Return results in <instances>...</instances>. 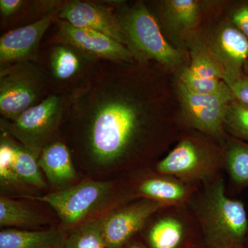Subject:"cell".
<instances>
[{"mask_svg":"<svg viewBox=\"0 0 248 248\" xmlns=\"http://www.w3.org/2000/svg\"><path fill=\"white\" fill-rule=\"evenodd\" d=\"M122 62L100 60L69 94L60 140L88 177L99 180L148 168L146 104L124 84Z\"/></svg>","mask_w":248,"mask_h":248,"instance_id":"obj_1","label":"cell"},{"mask_svg":"<svg viewBox=\"0 0 248 248\" xmlns=\"http://www.w3.org/2000/svg\"><path fill=\"white\" fill-rule=\"evenodd\" d=\"M22 198L48 205L60 218V226L67 232L137 200L124 178L99 180L89 177L63 190Z\"/></svg>","mask_w":248,"mask_h":248,"instance_id":"obj_2","label":"cell"},{"mask_svg":"<svg viewBox=\"0 0 248 248\" xmlns=\"http://www.w3.org/2000/svg\"><path fill=\"white\" fill-rule=\"evenodd\" d=\"M187 206L200 228L204 248L247 243V210L243 202L227 195L221 174L202 184Z\"/></svg>","mask_w":248,"mask_h":248,"instance_id":"obj_3","label":"cell"},{"mask_svg":"<svg viewBox=\"0 0 248 248\" xmlns=\"http://www.w3.org/2000/svg\"><path fill=\"white\" fill-rule=\"evenodd\" d=\"M69 94L51 93L14 121L1 119V129L40 157L42 151L60 140Z\"/></svg>","mask_w":248,"mask_h":248,"instance_id":"obj_4","label":"cell"},{"mask_svg":"<svg viewBox=\"0 0 248 248\" xmlns=\"http://www.w3.org/2000/svg\"><path fill=\"white\" fill-rule=\"evenodd\" d=\"M128 48L140 63L153 60L169 67L182 62L180 52L165 38L158 22L146 5L140 2L116 13Z\"/></svg>","mask_w":248,"mask_h":248,"instance_id":"obj_5","label":"cell"},{"mask_svg":"<svg viewBox=\"0 0 248 248\" xmlns=\"http://www.w3.org/2000/svg\"><path fill=\"white\" fill-rule=\"evenodd\" d=\"M154 169L183 182L202 185L221 175L225 169L224 151L200 138L187 137L157 161Z\"/></svg>","mask_w":248,"mask_h":248,"instance_id":"obj_6","label":"cell"},{"mask_svg":"<svg viewBox=\"0 0 248 248\" xmlns=\"http://www.w3.org/2000/svg\"><path fill=\"white\" fill-rule=\"evenodd\" d=\"M48 77L38 62L24 61L0 67V113L14 121L50 94Z\"/></svg>","mask_w":248,"mask_h":248,"instance_id":"obj_7","label":"cell"},{"mask_svg":"<svg viewBox=\"0 0 248 248\" xmlns=\"http://www.w3.org/2000/svg\"><path fill=\"white\" fill-rule=\"evenodd\" d=\"M140 236L148 248H203L200 228L187 205L161 209Z\"/></svg>","mask_w":248,"mask_h":248,"instance_id":"obj_8","label":"cell"},{"mask_svg":"<svg viewBox=\"0 0 248 248\" xmlns=\"http://www.w3.org/2000/svg\"><path fill=\"white\" fill-rule=\"evenodd\" d=\"M178 88L187 125L223 141L227 110L230 104L236 100L229 86L224 83L216 92L208 94L192 92L180 82Z\"/></svg>","mask_w":248,"mask_h":248,"instance_id":"obj_9","label":"cell"},{"mask_svg":"<svg viewBox=\"0 0 248 248\" xmlns=\"http://www.w3.org/2000/svg\"><path fill=\"white\" fill-rule=\"evenodd\" d=\"M98 61L73 46L61 42L54 44L49 48L47 69L44 68L49 90L51 93L71 94L84 82Z\"/></svg>","mask_w":248,"mask_h":248,"instance_id":"obj_10","label":"cell"},{"mask_svg":"<svg viewBox=\"0 0 248 248\" xmlns=\"http://www.w3.org/2000/svg\"><path fill=\"white\" fill-rule=\"evenodd\" d=\"M172 205L137 199L114 209L103 218L102 230L108 248H122L144 229L161 209Z\"/></svg>","mask_w":248,"mask_h":248,"instance_id":"obj_11","label":"cell"},{"mask_svg":"<svg viewBox=\"0 0 248 248\" xmlns=\"http://www.w3.org/2000/svg\"><path fill=\"white\" fill-rule=\"evenodd\" d=\"M125 179L135 199H147L169 205H186L201 185L183 182L149 167L127 174Z\"/></svg>","mask_w":248,"mask_h":248,"instance_id":"obj_12","label":"cell"},{"mask_svg":"<svg viewBox=\"0 0 248 248\" xmlns=\"http://www.w3.org/2000/svg\"><path fill=\"white\" fill-rule=\"evenodd\" d=\"M56 25L58 42L73 46L96 60L122 63L136 61L128 47L108 36L90 29L73 27L58 19Z\"/></svg>","mask_w":248,"mask_h":248,"instance_id":"obj_13","label":"cell"},{"mask_svg":"<svg viewBox=\"0 0 248 248\" xmlns=\"http://www.w3.org/2000/svg\"><path fill=\"white\" fill-rule=\"evenodd\" d=\"M60 7L29 25L10 31L1 36L0 67L19 62H37L41 40L50 25L58 19Z\"/></svg>","mask_w":248,"mask_h":248,"instance_id":"obj_14","label":"cell"},{"mask_svg":"<svg viewBox=\"0 0 248 248\" xmlns=\"http://www.w3.org/2000/svg\"><path fill=\"white\" fill-rule=\"evenodd\" d=\"M58 18L73 27L101 32L128 47L117 14L107 6L93 1L72 0L62 4Z\"/></svg>","mask_w":248,"mask_h":248,"instance_id":"obj_15","label":"cell"},{"mask_svg":"<svg viewBox=\"0 0 248 248\" xmlns=\"http://www.w3.org/2000/svg\"><path fill=\"white\" fill-rule=\"evenodd\" d=\"M208 50L223 70L226 84L244 76L248 39L232 24L219 31Z\"/></svg>","mask_w":248,"mask_h":248,"instance_id":"obj_16","label":"cell"},{"mask_svg":"<svg viewBox=\"0 0 248 248\" xmlns=\"http://www.w3.org/2000/svg\"><path fill=\"white\" fill-rule=\"evenodd\" d=\"M38 163L53 191L63 190L79 182L71 151L60 139L46 147Z\"/></svg>","mask_w":248,"mask_h":248,"instance_id":"obj_17","label":"cell"},{"mask_svg":"<svg viewBox=\"0 0 248 248\" xmlns=\"http://www.w3.org/2000/svg\"><path fill=\"white\" fill-rule=\"evenodd\" d=\"M224 73L208 49L192 52L190 65L180 77L179 82L192 92L208 94L216 92L224 84Z\"/></svg>","mask_w":248,"mask_h":248,"instance_id":"obj_18","label":"cell"},{"mask_svg":"<svg viewBox=\"0 0 248 248\" xmlns=\"http://www.w3.org/2000/svg\"><path fill=\"white\" fill-rule=\"evenodd\" d=\"M67 232L60 226L46 229L4 228L0 231V248H65Z\"/></svg>","mask_w":248,"mask_h":248,"instance_id":"obj_19","label":"cell"},{"mask_svg":"<svg viewBox=\"0 0 248 248\" xmlns=\"http://www.w3.org/2000/svg\"><path fill=\"white\" fill-rule=\"evenodd\" d=\"M17 141L7 132L1 129L0 137V186L8 193L17 194L21 197L38 195L22 182L15 167L16 146Z\"/></svg>","mask_w":248,"mask_h":248,"instance_id":"obj_20","label":"cell"},{"mask_svg":"<svg viewBox=\"0 0 248 248\" xmlns=\"http://www.w3.org/2000/svg\"><path fill=\"white\" fill-rule=\"evenodd\" d=\"M45 218L25 202L0 197V227L24 230L42 229Z\"/></svg>","mask_w":248,"mask_h":248,"instance_id":"obj_21","label":"cell"},{"mask_svg":"<svg viewBox=\"0 0 248 248\" xmlns=\"http://www.w3.org/2000/svg\"><path fill=\"white\" fill-rule=\"evenodd\" d=\"M225 170L234 187H248V143L228 136L223 148Z\"/></svg>","mask_w":248,"mask_h":248,"instance_id":"obj_22","label":"cell"},{"mask_svg":"<svg viewBox=\"0 0 248 248\" xmlns=\"http://www.w3.org/2000/svg\"><path fill=\"white\" fill-rule=\"evenodd\" d=\"M38 159L39 156L17 141L15 167L18 175L24 184L33 190H46L48 184L43 177Z\"/></svg>","mask_w":248,"mask_h":248,"instance_id":"obj_23","label":"cell"},{"mask_svg":"<svg viewBox=\"0 0 248 248\" xmlns=\"http://www.w3.org/2000/svg\"><path fill=\"white\" fill-rule=\"evenodd\" d=\"M200 10V3L195 0H169L164 4L165 17L177 31H187L195 27Z\"/></svg>","mask_w":248,"mask_h":248,"instance_id":"obj_24","label":"cell"},{"mask_svg":"<svg viewBox=\"0 0 248 248\" xmlns=\"http://www.w3.org/2000/svg\"><path fill=\"white\" fill-rule=\"evenodd\" d=\"M103 218L68 231L65 248H108L103 234Z\"/></svg>","mask_w":248,"mask_h":248,"instance_id":"obj_25","label":"cell"},{"mask_svg":"<svg viewBox=\"0 0 248 248\" xmlns=\"http://www.w3.org/2000/svg\"><path fill=\"white\" fill-rule=\"evenodd\" d=\"M224 128L229 136L248 143V106L233 101L227 110Z\"/></svg>","mask_w":248,"mask_h":248,"instance_id":"obj_26","label":"cell"},{"mask_svg":"<svg viewBox=\"0 0 248 248\" xmlns=\"http://www.w3.org/2000/svg\"><path fill=\"white\" fill-rule=\"evenodd\" d=\"M232 24L248 39V1L235 7L232 14Z\"/></svg>","mask_w":248,"mask_h":248,"instance_id":"obj_27","label":"cell"},{"mask_svg":"<svg viewBox=\"0 0 248 248\" xmlns=\"http://www.w3.org/2000/svg\"><path fill=\"white\" fill-rule=\"evenodd\" d=\"M226 84L229 86L236 101L248 106V76L244 75Z\"/></svg>","mask_w":248,"mask_h":248,"instance_id":"obj_28","label":"cell"},{"mask_svg":"<svg viewBox=\"0 0 248 248\" xmlns=\"http://www.w3.org/2000/svg\"><path fill=\"white\" fill-rule=\"evenodd\" d=\"M27 4V1L23 0H1L0 12L4 19L12 17L18 14L21 9Z\"/></svg>","mask_w":248,"mask_h":248,"instance_id":"obj_29","label":"cell"},{"mask_svg":"<svg viewBox=\"0 0 248 248\" xmlns=\"http://www.w3.org/2000/svg\"><path fill=\"white\" fill-rule=\"evenodd\" d=\"M122 248H148L146 246V244L143 242V240H142L141 236L139 235V236H136V237L134 238L133 239H132L130 242H128V244L124 246Z\"/></svg>","mask_w":248,"mask_h":248,"instance_id":"obj_30","label":"cell"},{"mask_svg":"<svg viewBox=\"0 0 248 248\" xmlns=\"http://www.w3.org/2000/svg\"><path fill=\"white\" fill-rule=\"evenodd\" d=\"M213 248H248L247 244H235L229 245V246H221V247H217Z\"/></svg>","mask_w":248,"mask_h":248,"instance_id":"obj_31","label":"cell"},{"mask_svg":"<svg viewBox=\"0 0 248 248\" xmlns=\"http://www.w3.org/2000/svg\"><path fill=\"white\" fill-rule=\"evenodd\" d=\"M244 73L245 76H248V59L246 63H245L244 67Z\"/></svg>","mask_w":248,"mask_h":248,"instance_id":"obj_32","label":"cell"},{"mask_svg":"<svg viewBox=\"0 0 248 248\" xmlns=\"http://www.w3.org/2000/svg\"><path fill=\"white\" fill-rule=\"evenodd\" d=\"M246 244H247L248 246V240H247V243H246Z\"/></svg>","mask_w":248,"mask_h":248,"instance_id":"obj_33","label":"cell"},{"mask_svg":"<svg viewBox=\"0 0 248 248\" xmlns=\"http://www.w3.org/2000/svg\"></svg>","mask_w":248,"mask_h":248,"instance_id":"obj_34","label":"cell"}]
</instances>
